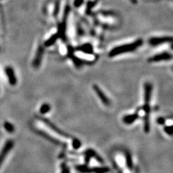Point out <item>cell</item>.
I'll list each match as a JSON object with an SVG mask.
<instances>
[{"instance_id":"cell-15","label":"cell","mask_w":173,"mask_h":173,"mask_svg":"<svg viewBox=\"0 0 173 173\" xmlns=\"http://www.w3.org/2000/svg\"><path fill=\"white\" fill-rule=\"evenodd\" d=\"M58 34H55V35H52L49 39L47 40L45 43H44V45L47 47L48 46H52L54 43H55L56 42V41L58 39Z\"/></svg>"},{"instance_id":"cell-10","label":"cell","mask_w":173,"mask_h":173,"mask_svg":"<svg viewBox=\"0 0 173 173\" xmlns=\"http://www.w3.org/2000/svg\"><path fill=\"white\" fill-rule=\"evenodd\" d=\"M152 90V84L149 82H146L144 84V103H150Z\"/></svg>"},{"instance_id":"cell-19","label":"cell","mask_w":173,"mask_h":173,"mask_svg":"<svg viewBox=\"0 0 173 173\" xmlns=\"http://www.w3.org/2000/svg\"><path fill=\"white\" fill-rule=\"evenodd\" d=\"M73 147L74 149H78L80 148L81 145H82V142H80V140H78V139H73V142H72Z\"/></svg>"},{"instance_id":"cell-5","label":"cell","mask_w":173,"mask_h":173,"mask_svg":"<svg viewBox=\"0 0 173 173\" xmlns=\"http://www.w3.org/2000/svg\"><path fill=\"white\" fill-rule=\"evenodd\" d=\"M14 146V141L12 140H8L5 143L1 153H0V166L2 164L3 160L6 158L7 155Z\"/></svg>"},{"instance_id":"cell-24","label":"cell","mask_w":173,"mask_h":173,"mask_svg":"<svg viewBox=\"0 0 173 173\" xmlns=\"http://www.w3.org/2000/svg\"><path fill=\"white\" fill-rule=\"evenodd\" d=\"M157 122L159 124H161V125H163V124H164L165 122V119L164 117H159L157 119Z\"/></svg>"},{"instance_id":"cell-22","label":"cell","mask_w":173,"mask_h":173,"mask_svg":"<svg viewBox=\"0 0 173 173\" xmlns=\"http://www.w3.org/2000/svg\"><path fill=\"white\" fill-rule=\"evenodd\" d=\"M164 131L167 134L169 135L170 136L172 135V126H165Z\"/></svg>"},{"instance_id":"cell-6","label":"cell","mask_w":173,"mask_h":173,"mask_svg":"<svg viewBox=\"0 0 173 173\" xmlns=\"http://www.w3.org/2000/svg\"><path fill=\"white\" fill-rule=\"evenodd\" d=\"M172 59V55L169 53L164 52L154 55L148 59L149 62H158L161 61L170 60Z\"/></svg>"},{"instance_id":"cell-27","label":"cell","mask_w":173,"mask_h":173,"mask_svg":"<svg viewBox=\"0 0 173 173\" xmlns=\"http://www.w3.org/2000/svg\"><path fill=\"white\" fill-rule=\"evenodd\" d=\"M130 1L133 3H137V0H130Z\"/></svg>"},{"instance_id":"cell-13","label":"cell","mask_w":173,"mask_h":173,"mask_svg":"<svg viewBox=\"0 0 173 173\" xmlns=\"http://www.w3.org/2000/svg\"><path fill=\"white\" fill-rule=\"evenodd\" d=\"M83 154H87L90 156L91 158H94L97 161L99 162L101 164H104V160L101 158V156H100L98 153H97L96 151L92 149H88L86 151H85L83 152Z\"/></svg>"},{"instance_id":"cell-7","label":"cell","mask_w":173,"mask_h":173,"mask_svg":"<svg viewBox=\"0 0 173 173\" xmlns=\"http://www.w3.org/2000/svg\"><path fill=\"white\" fill-rule=\"evenodd\" d=\"M172 39L171 37H153L149 40V44L151 46H158L166 42H172Z\"/></svg>"},{"instance_id":"cell-3","label":"cell","mask_w":173,"mask_h":173,"mask_svg":"<svg viewBox=\"0 0 173 173\" xmlns=\"http://www.w3.org/2000/svg\"><path fill=\"white\" fill-rule=\"evenodd\" d=\"M75 168L82 173H107L110 171L109 167H95L90 168L87 165H77Z\"/></svg>"},{"instance_id":"cell-21","label":"cell","mask_w":173,"mask_h":173,"mask_svg":"<svg viewBox=\"0 0 173 173\" xmlns=\"http://www.w3.org/2000/svg\"><path fill=\"white\" fill-rule=\"evenodd\" d=\"M61 169H62L61 173H70L69 168L66 163H62L61 164Z\"/></svg>"},{"instance_id":"cell-16","label":"cell","mask_w":173,"mask_h":173,"mask_svg":"<svg viewBox=\"0 0 173 173\" xmlns=\"http://www.w3.org/2000/svg\"><path fill=\"white\" fill-rule=\"evenodd\" d=\"M50 110H51V106L48 103H44L41 106L40 113L42 115H44L46 114V113H47L48 112H50Z\"/></svg>"},{"instance_id":"cell-11","label":"cell","mask_w":173,"mask_h":173,"mask_svg":"<svg viewBox=\"0 0 173 173\" xmlns=\"http://www.w3.org/2000/svg\"><path fill=\"white\" fill-rule=\"evenodd\" d=\"M5 73L7 76L8 82L11 85H15L17 83V78L15 75V73L11 67H7L5 69Z\"/></svg>"},{"instance_id":"cell-12","label":"cell","mask_w":173,"mask_h":173,"mask_svg":"<svg viewBox=\"0 0 173 173\" xmlns=\"http://www.w3.org/2000/svg\"><path fill=\"white\" fill-rule=\"evenodd\" d=\"M37 133L39 135L42 136V137H44L45 139L47 140H49V141H50L51 142L53 143L54 144H56V145H62V144H64L65 143L62 144L60 141H59V140L55 138H54L51 136H50V135H48L47 133L44 132H43L42 130H39V129H37V130L36 131Z\"/></svg>"},{"instance_id":"cell-9","label":"cell","mask_w":173,"mask_h":173,"mask_svg":"<svg viewBox=\"0 0 173 173\" xmlns=\"http://www.w3.org/2000/svg\"><path fill=\"white\" fill-rule=\"evenodd\" d=\"M141 108L142 107H139L138 109H137V111L135 112V113H134L133 114H130V115L124 116L122 118L123 122L126 124H131L133 123L137 119H139V113L140 110H141Z\"/></svg>"},{"instance_id":"cell-18","label":"cell","mask_w":173,"mask_h":173,"mask_svg":"<svg viewBox=\"0 0 173 173\" xmlns=\"http://www.w3.org/2000/svg\"><path fill=\"white\" fill-rule=\"evenodd\" d=\"M79 50L85 52V53H93V47H92V46L90 44L83 45V46L80 47Z\"/></svg>"},{"instance_id":"cell-23","label":"cell","mask_w":173,"mask_h":173,"mask_svg":"<svg viewBox=\"0 0 173 173\" xmlns=\"http://www.w3.org/2000/svg\"><path fill=\"white\" fill-rule=\"evenodd\" d=\"M91 159L90 156L87 155V154H85V164H89L90 160Z\"/></svg>"},{"instance_id":"cell-2","label":"cell","mask_w":173,"mask_h":173,"mask_svg":"<svg viewBox=\"0 0 173 173\" xmlns=\"http://www.w3.org/2000/svg\"><path fill=\"white\" fill-rule=\"evenodd\" d=\"M37 118L39 120L41 121L43 123H44L48 128H50L51 130L55 132L56 133L59 135H60L66 139L72 138L71 135H70L69 133H66V132L62 130L61 129H60L58 126H57L55 124H54L51 121H50L49 119H47L43 117H40V116H37Z\"/></svg>"},{"instance_id":"cell-17","label":"cell","mask_w":173,"mask_h":173,"mask_svg":"<svg viewBox=\"0 0 173 173\" xmlns=\"http://www.w3.org/2000/svg\"><path fill=\"white\" fill-rule=\"evenodd\" d=\"M4 128L8 133H13L15 130V128L11 123L8 122H5L4 123Z\"/></svg>"},{"instance_id":"cell-20","label":"cell","mask_w":173,"mask_h":173,"mask_svg":"<svg viewBox=\"0 0 173 173\" xmlns=\"http://www.w3.org/2000/svg\"><path fill=\"white\" fill-rule=\"evenodd\" d=\"M61 0H57L55 3V11H54V15L57 16L59 12V8H60V4Z\"/></svg>"},{"instance_id":"cell-4","label":"cell","mask_w":173,"mask_h":173,"mask_svg":"<svg viewBox=\"0 0 173 173\" xmlns=\"http://www.w3.org/2000/svg\"><path fill=\"white\" fill-rule=\"evenodd\" d=\"M93 89L103 105L106 106H109L111 104L109 98H108L106 94L103 92V90L99 87L98 85L94 84L93 85Z\"/></svg>"},{"instance_id":"cell-1","label":"cell","mask_w":173,"mask_h":173,"mask_svg":"<svg viewBox=\"0 0 173 173\" xmlns=\"http://www.w3.org/2000/svg\"><path fill=\"white\" fill-rule=\"evenodd\" d=\"M143 44V41L142 39L137 40L132 43H129L128 44H124L119 46L113 48L109 53V57H113L117 55H121V54L137 50L138 47L141 46Z\"/></svg>"},{"instance_id":"cell-25","label":"cell","mask_w":173,"mask_h":173,"mask_svg":"<svg viewBox=\"0 0 173 173\" xmlns=\"http://www.w3.org/2000/svg\"><path fill=\"white\" fill-rule=\"evenodd\" d=\"M82 2H83V0H75L74 5L77 7H80V5L82 4Z\"/></svg>"},{"instance_id":"cell-8","label":"cell","mask_w":173,"mask_h":173,"mask_svg":"<svg viewBox=\"0 0 173 173\" xmlns=\"http://www.w3.org/2000/svg\"><path fill=\"white\" fill-rule=\"evenodd\" d=\"M44 54V48L42 46H39L36 53V55L33 62V66L35 68H38L40 66L42 62V59Z\"/></svg>"},{"instance_id":"cell-26","label":"cell","mask_w":173,"mask_h":173,"mask_svg":"<svg viewBox=\"0 0 173 173\" xmlns=\"http://www.w3.org/2000/svg\"><path fill=\"white\" fill-rule=\"evenodd\" d=\"M135 173H140V170L139 167H136V169H135Z\"/></svg>"},{"instance_id":"cell-14","label":"cell","mask_w":173,"mask_h":173,"mask_svg":"<svg viewBox=\"0 0 173 173\" xmlns=\"http://www.w3.org/2000/svg\"><path fill=\"white\" fill-rule=\"evenodd\" d=\"M124 156H125L126 159V164L129 170L132 171L133 168V164L132 160V155L129 151H126L124 152Z\"/></svg>"}]
</instances>
